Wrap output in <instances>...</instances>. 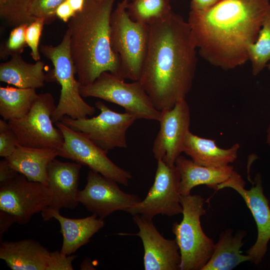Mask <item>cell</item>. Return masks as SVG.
I'll use <instances>...</instances> for the list:
<instances>
[{"label": "cell", "mask_w": 270, "mask_h": 270, "mask_svg": "<svg viewBox=\"0 0 270 270\" xmlns=\"http://www.w3.org/2000/svg\"><path fill=\"white\" fill-rule=\"evenodd\" d=\"M246 234L244 230L234 234L230 228L221 232L210 259L202 270H231L242 262H251V257L242 254L240 250Z\"/></svg>", "instance_id": "obj_24"}, {"label": "cell", "mask_w": 270, "mask_h": 270, "mask_svg": "<svg viewBox=\"0 0 270 270\" xmlns=\"http://www.w3.org/2000/svg\"><path fill=\"white\" fill-rule=\"evenodd\" d=\"M255 181V186L246 190L244 180L234 171L230 178L218 186V190L226 188H232L240 195L252 214L258 228V238L246 254L251 257V262L257 264L264 256L270 240V208L263 192L260 176H257Z\"/></svg>", "instance_id": "obj_15"}, {"label": "cell", "mask_w": 270, "mask_h": 270, "mask_svg": "<svg viewBox=\"0 0 270 270\" xmlns=\"http://www.w3.org/2000/svg\"><path fill=\"white\" fill-rule=\"evenodd\" d=\"M83 97H94L124 108L138 119L158 121L160 112L154 107L140 82H126L109 72L102 73L93 82L81 85Z\"/></svg>", "instance_id": "obj_7"}, {"label": "cell", "mask_w": 270, "mask_h": 270, "mask_svg": "<svg viewBox=\"0 0 270 270\" xmlns=\"http://www.w3.org/2000/svg\"><path fill=\"white\" fill-rule=\"evenodd\" d=\"M28 24H22L11 30L8 39L0 48V58H6L14 54H20L27 45L26 30Z\"/></svg>", "instance_id": "obj_29"}, {"label": "cell", "mask_w": 270, "mask_h": 270, "mask_svg": "<svg viewBox=\"0 0 270 270\" xmlns=\"http://www.w3.org/2000/svg\"><path fill=\"white\" fill-rule=\"evenodd\" d=\"M266 66L268 68V69L269 70H270V63H269L268 64L266 65Z\"/></svg>", "instance_id": "obj_39"}, {"label": "cell", "mask_w": 270, "mask_h": 270, "mask_svg": "<svg viewBox=\"0 0 270 270\" xmlns=\"http://www.w3.org/2000/svg\"><path fill=\"white\" fill-rule=\"evenodd\" d=\"M148 25V51L139 81L161 112L173 108L190 91L197 48L189 24L172 10Z\"/></svg>", "instance_id": "obj_1"}, {"label": "cell", "mask_w": 270, "mask_h": 270, "mask_svg": "<svg viewBox=\"0 0 270 270\" xmlns=\"http://www.w3.org/2000/svg\"><path fill=\"white\" fill-rule=\"evenodd\" d=\"M248 54L252 73L257 76L270 61V10L264 18L257 40L248 46Z\"/></svg>", "instance_id": "obj_27"}, {"label": "cell", "mask_w": 270, "mask_h": 270, "mask_svg": "<svg viewBox=\"0 0 270 270\" xmlns=\"http://www.w3.org/2000/svg\"><path fill=\"white\" fill-rule=\"evenodd\" d=\"M20 173L12 168L6 158L0 162V184L13 179Z\"/></svg>", "instance_id": "obj_33"}, {"label": "cell", "mask_w": 270, "mask_h": 270, "mask_svg": "<svg viewBox=\"0 0 270 270\" xmlns=\"http://www.w3.org/2000/svg\"><path fill=\"white\" fill-rule=\"evenodd\" d=\"M52 198L48 186L30 181L20 174L0 184V210L12 214L20 224H27L34 214L47 208Z\"/></svg>", "instance_id": "obj_12"}, {"label": "cell", "mask_w": 270, "mask_h": 270, "mask_svg": "<svg viewBox=\"0 0 270 270\" xmlns=\"http://www.w3.org/2000/svg\"><path fill=\"white\" fill-rule=\"evenodd\" d=\"M18 144L16 135L8 122L0 120V156L4 158L10 156Z\"/></svg>", "instance_id": "obj_32"}, {"label": "cell", "mask_w": 270, "mask_h": 270, "mask_svg": "<svg viewBox=\"0 0 270 270\" xmlns=\"http://www.w3.org/2000/svg\"><path fill=\"white\" fill-rule=\"evenodd\" d=\"M240 148L238 143L227 149L222 148L215 141L200 137L190 131L186 137L184 151L196 164L205 166L220 167L234 162Z\"/></svg>", "instance_id": "obj_22"}, {"label": "cell", "mask_w": 270, "mask_h": 270, "mask_svg": "<svg viewBox=\"0 0 270 270\" xmlns=\"http://www.w3.org/2000/svg\"><path fill=\"white\" fill-rule=\"evenodd\" d=\"M114 1L86 0L82 9L68 22L70 54L82 86L92 84L104 72L120 76V58L110 42Z\"/></svg>", "instance_id": "obj_3"}, {"label": "cell", "mask_w": 270, "mask_h": 270, "mask_svg": "<svg viewBox=\"0 0 270 270\" xmlns=\"http://www.w3.org/2000/svg\"><path fill=\"white\" fill-rule=\"evenodd\" d=\"M170 3V0H133L128 2L126 9L132 20L149 24L172 10Z\"/></svg>", "instance_id": "obj_26"}, {"label": "cell", "mask_w": 270, "mask_h": 270, "mask_svg": "<svg viewBox=\"0 0 270 270\" xmlns=\"http://www.w3.org/2000/svg\"><path fill=\"white\" fill-rule=\"evenodd\" d=\"M38 94L36 89L0 88V115L5 120H18L30 110Z\"/></svg>", "instance_id": "obj_25"}, {"label": "cell", "mask_w": 270, "mask_h": 270, "mask_svg": "<svg viewBox=\"0 0 270 270\" xmlns=\"http://www.w3.org/2000/svg\"><path fill=\"white\" fill-rule=\"evenodd\" d=\"M58 252L32 239L2 242L0 246V259L12 270H55Z\"/></svg>", "instance_id": "obj_17"}, {"label": "cell", "mask_w": 270, "mask_h": 270, "mask_svg": "<svg viewBox=\"0 0 270 270\" xmlns=\"http://www.w3.org/2000/svg\"><path fill=\"white\" fill-rule=\"evenodd\" d=\"M16 223L15 218L10 213L0 210V242H2L4 234L14 224Z\"/></svg>", "instance_id": "obj_34"}, {"label": "cell", "mask_w": 270, "mask_h": 270, "mask_svg": "<svg viewBox=\"0 0 270 270\" xmlns=\"http://www.w3.org/2000/svg\"><path fill=\"white\" fill-rule=\"evenodd\" d=\"M44 69V63L40 60L30 64L20 54H14L0 64V80L20 88H40L48 80Z\"/></svg>", "instance_id": "obj_23"}, {"label": "cell", "mask_w": 270, "mask_h": 270, "mask_svg": "<svg viewBox=\"0 0 270 270\" xmlns=\"http://www.w3.org/2000/svg\"><path fill=\"white\" fill-rule=\"evenodd\" d=\"M84 188L79 190L78 199L86 208L104 219L117 210H126L141 200L120 190L117 182L90 170Z\"/></svg>", "instance_id": "obj_14"}, {"label": "cell", "mask_w": 270, "mask_h": 270, "mask_svg": "<svg viewBox=\"0 0 270 270\" xmlns=\"http://www.w3.org/2000/svg\"><path fill=\"white\" fill-rule=\"evenodd\" d=\"M95 106L100 112L96 116L74 119L64 116L60 121L72 130L82 133L106 152L114 148H126L127 130L137 118L128 112H116L101 101L96 102Z\"/></svg>", "instance_id": "obj_9"}, {"label": "cell", "mask_w": 270, "mask_h": 270, "mask_svg": "<svg viewBox=\"0 0 270 270\" xmlns=\"http://www.w3.org/2000/svg\"><path fill=\"white\" fill-rule=\"evenodd\" d=\"M75 14L76 12L66 0L58 7L56 12V17L65 22H68Z\"/></svg>", "instance_id": "obj_35"}, {"label": "cell", "mask_w": 270, "mask_h": 270, "mask_svg": "<svg viewBox=\"0 0 270 270\" xmlns=\"http://www.w3.org/2000/svg\"><path fill=\"white\" fill-rule=\"evenodd\" d=\"M182 219L172 224V232L180 254V270H202L214 250V240L201 226L200 218L206 214L204 198L200 195L180 196Z\"/></svg>", "instance_id": "obj_5"}, {"label": "cell", "mask_w": 270, "mask_h": 270, "mask_svg": "<svg viewBox=\"0 0 270 270\" xmlns=\"http://www.w3.org/2000/svg\"><path fill=\"white\" fill-rule=\"evenodd\" d=\"M82 166L75 162H64L56 158L49 163L48 186L52 190V198L48 208L57 210L76 208L80 203L78 187Z\"/></svg>", "instance_id": "obj_18"}, {"label": "cell", "mask_w": 270, "mask_h": 270, "mask_svg": "<svg viewBox=\"0 0 270 270\" xmlns=\"http://www.w3.org/2000/svg\"><path fill=\"white\" fill-rule=\"evenodd\" d=\"M70 34L67 30L61 42L56 46L42 44L40 51L50 60L54 67L53 76L61 87L60 99L52 116L53 122L67 116L74 119L93 115L95 107L87 104L82 98L81 84L75 78L76 70L70 47Z\"/></svg>", "instance_id": "obj_6"}, {"label": "cell", "mask_w": 270, "mask_h": 270, "mask_svg": "<svg viewBox=\"0 0 270 270\" xmlns=\"http://www.w3.org/2000/svg\"><path fill=\"white\" fill-rule=\"evenodd\" d=\"M266 143L270 146V124L268 125L266 130Z\"/></svg>", "instance_id": "obj_38"}, {"label": "cell", "mask_w": 270, "mask_h": 270, "mask_svg": "<svg viewBox=\"0 0 270 270\" xmlns=\"http://www.w3.org/2000/svg\"><path fill=\"white\" fill-rule=\"evenodd\" d=\"M220 0H192L190 2V10L202 11L206 10Z\"/></svg>", "instance_id": "obj_36"}, {"label": "cell", "mask_w": 270, "mask_h": 270, "mask_svg": "<svg viewBox=\"0 0 270 270\" xmlns=\"http://www.w3.org/2000/svg\"><path fill=\"white\" fill-rule=\"evenodd\" d=\"M190 121V108L186 98L178 102L172 108L160 112V128L152 149L157 160H161L170 166L175 164L184 151Z\"/></svg>", "instance_id": "obj_13"}, {"label": "cell", "mask_w": 270, "mask_h": 270, "mask_svg": "<svg viewBox=\"0 0 270 270\" xmlns=\"http://www.w3.org/2000/svg\"><path fill=\"white\" fill-rule=\"evenodd\" d=\"M56 108L50 93L40 94L26 116L8 120L18 137V144L58 150L64 142V137L62 131L52 124V116Z\"/></svg>", "instance_id": "obj_8"}, {"label": "cell", "mask_w": 270, "mask_h": 270, "mask_svg": "<svg viewBox=\"0 0 270 270\" xmlns=\"http://www.w3.org/2000/svg\"><path fill=\"white\" fill-rule=\"evenodd\" d=\"M56 125L62 132L64 142L58 150V156L70 159L98 172L117 183L127 186L131 173L112 162L103 150L82 133L68 128L60 121Z\"/></svg>", "instance_id": "obj_10"}, {"label": "cell", "mask_w": 270, "mask_h": 270, "mask_svg": "<svg viewBox=\"0 0 270 270\" xmlns=\"http://www.w3.org/2000/svg\"><path fill=\"white\" fill-rule=\"evenodd\" d=\"M44 24V20L38 18L28 25L26 30V42L31 50V56L35 61L40 60V58L39 42Z\"/></svg>", "instance_id": "obj_31"}, {"label": "cell", "mask_w": 270, "mask_h": 270, "mask_svg": "<svg viewBox=\"0 0 270 270\" xmlns=\"http://www.w3.org/2000/svg\"><path fill=\"white\" fill-rule=\"evenodd\" d=\"M175 165L180 174L181 196L190 194L194 187L202 184L218 191V186L230 178L234 172L233 166L230 164L220 167L202 166L182 155L176 158Z\"/></svg>", "instance_id": "obj_20"}, {"label": "cell", "mask_w": 270, "mask_h": 270, "mask_svg": "<svg viewBox=\"0 0 270 270\" xmlns=\"http://www.w3.org/2000/svg\"><path fill=\"white\" fill-rule=\"evenodd\" d=\"M58 156V150L35 148L18 144L6 159L9 165L30 181L48 186L47 168L49 163Z\"/></svg>", "instance_id": "obj_21"}, {"label": "cell", "mask_w": 270, "mask_h": 270, "mask_svg": "<svg viewBox=\"0 0 270 270\" xmlns=\"http://www.w3.org/2000/svg\"><path fill=\"white\" fill-rule=\"evenodd\" d=\"M66 0H33L30 6V13L34 18H40L45 24H49L56 17L58 7Z\"/></svg>", "instance_id": "obj_30"}, {"label": "cell", "mask_w": 270, "mask_h": 270, "mask_svg": "<svg viewBox=\"0 0 270 270\" xmlns=\"http://www.w3.org/2000/svg\"><path fill=\"white\" fill-rule=\"evenodd\" d=\"M180 179L175 164L170 166L161 160H158L154 182L146 198L128 208L126 212L150 220L159 214L172 216L182 214Z\"/></svg>", "instance_id": "obj_11"}, {"label": "cell", "mask_w": 270, "mask_h": 270, "mask_svg": "<svg viewBox=\"0 0 270 270\" xmlns=\"http://www.w3.org/2000/svg\"><path fill=\"white\" fill-rule=\"evenodd\" d=\"M33 0H0V18L10 26L29 25L36 18L30 13Z\"/></svg>", "instance_id": "obj_28"}, {"label": "cell", "mask_w": 270, "mask_h": 270, "mask_svg": "<svg viewBox=\"0 0 270 270\" xmlns=\"http://www.w3.org/2000/svg\"><path fill=\"white\" fill-rule=\"evenodd\" d=\"M138 228L139 236L144 248L145 270H180V254L175 240L165 238L158 230L152 220L139 214L132 216Z\"/></svg>", "instance_id": "obj_16"}, {"label": "cell", "mask_w": 270, "mask_h": 270, "mask_svg": "<svg viewBox=\"0 0 270 270\" xmlns=\"http://www.w3.org/2000/svg\"><path fill=\"white\" fill-rule=\"evenodd\" d=\"M270 10V0H220L206 10H190L188 22L200 55L224 70L245 64Z\"/></svg>", "instance_id": "obj_2"}, {"label": "cell", "mask_w": 270, "mask_h": 270, "mask_svg": "<svg viewBox=\"0 0 270 270\" xmlns=\"http://www.w3.org/2000/svg\"><path fill=\"white\" fill-rule=\"evenodd\" d=\"M41 213L44 220L54 218L59 222L63 237L60 252L66 255L74 254L88 243L104 225L103 219L98 218L95 214L82 218H70L62 216L60 210L48 208Z\"/></svg>", "instance_id": "obj_19"}, {"label": "cell", "mask_w": 270, "mask_h": 270, "mask_svg": "<svg viewBox=\"0 0 270 270\" xmlns=\"http://www.w3.org/2000/svg\"><path fill=\"white\" fill-rule=\"evenodd\" d=\"M86 0H66L76 12L80 11L84 6Z\"/></svg>", "instance_id": "obj_37"}, {"label": "cell", "mask_w": 270, "mask_h": 270, "mask_svg": "<svg viewBox=\"0 0 270 270\" xmlns=\"http://www.w3.org/2000/svg\"><path fill=\"white\" fill-rule=\"evenodd\" d=\"M128 0L118 2L110 18L112 48L120 60L119 77L140 80L149 40V25L132 20L126 9Z\"/></svg>", "instance_id": "obj_4"}]
</instances>
